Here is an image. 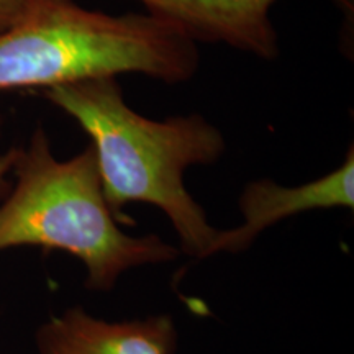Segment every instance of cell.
<instances>
[{
    "label": "cell",
    "instance_id": "8",
    "mask_svg": "<svg viewBox=\"0 0 354 354\" xmlns=\"http://www.w3.org/2000/svg\"><path fill=\"white\" fill-rule=\"evenodd\" d=\"M15 156H17V148L8 149L7 153H3L2 156H0V187H3V184H6V176L8 172H12Z\"/></svg>",
    "mask_w": 354,
    "mask_h": 354
},
{
    "label": "cell",
    "instance_id": "4",
    "mask_svg": "<svg viewBox=\"0 0 354 354\" xmlns=\"http://www.w3.org/2000/svg\"><path fill=\"white\" fill-rule=\"evenodd\" d=\"M353 209L354 207V153L353 146L343 165L312 183L286 187L274 180H254L243 189L240 210L245 223L216 233L209 256L230 251H245L263 230L281 220L312 210Z\"/></svg>",
    "mask_w": 354,
    "mask_h": 354
},
{
    "label": "cell",
    "instance_id": "7",
    "mask_svg": "<svg viewBox=\"0 0 354 354\" xmlns=\"http://www.w3.org/2000/svg\"><path fill=\"white\" fill-rule=\"evenodd\" d=\"M24 8V0H0V33L8 28Z\"/></svg>",
    "mask_w": 354,
    "mask_h": 354
},
{
    "label": "cell",
    "instance_id": "3",
    "mask_svg": "<svg viewBox=\"0 0 354 354\" xmlns=\"http://www.w3.org/2000/svg\"><path fill=\"white\" fill-rule=\"evenodd\" d=\"M15 185L0 203V251L38 246L66 251L87 268L91 290H110L127 269L169 263L179 251L158 234L130 236L104 196L95 151L53 156L46 131L37 128L26 148H17Z\"/></svg>",
    "mask_w": 354,
    "mask_h": 354
},
{
    "label": "cell",
    "instance_id": "5",
    "mask_svg": "<svg viewBox=\"0 0 354 354\" xmlns=\"http://www.w3.org/2000/svg\"><path fill=\"white\" fill-rule=\"evenodd\" d=\"M146 13L183 30L196 43L225 44L259 59L279 56L271 19L277 0H138Z\"/></svg>",
    "mask_w": 354,
    "mask_h": 354
},
{
    "label": "cell",
    "instance_id": "1",
    "mask_svg": "<svg viewBox=\"0 0 354 354\" xmlns=\"http://www.w3.org/2000/svg\"><path fill=\"white\" fill-rule=\"evenodd\" d=\"M43 95L88 135L104 196L122 223L131 225L122 212L128 203H151L171 220L185 253L209 256L218 230L185 189L184 172L218 161L225 151L218 128L198 113L146 118L127 104L117 77L64 84Z\"/></svg>",
    "mask_w": 354,
    "mask_h": 354
},
{
    "label": "cell",
    "instance_id": "6",
    "mask_svg": "<svg viewBox=\"0 0 354 354\" xmlns=\"http://www.w3.org/2000/svg\"><path fill=\"white\" fill-rule=\"evenodd\" d=\"M176 344L167 315L109 323L71 308L38 331L39 354H172Z\"/></svg>",
    "mask_w": 354,
    "mask_h": 354
},
{
    "label": "cell",
    "instance_id": "2",
    "mask_svg": "<svg viewBox=\"0 0 354 354\" xmlns=\"http://www.w3.org/2000/svg\"><path fill=\"white\" fill-rule=\"evenodd\" d=\"M197 43L149 13L110 15L76 0H24L0 33V92L141 74L166 84L196 76Z\"/></svg>",
    "mask_w": 354,
    "mask_h": 354
}]
</instances>
